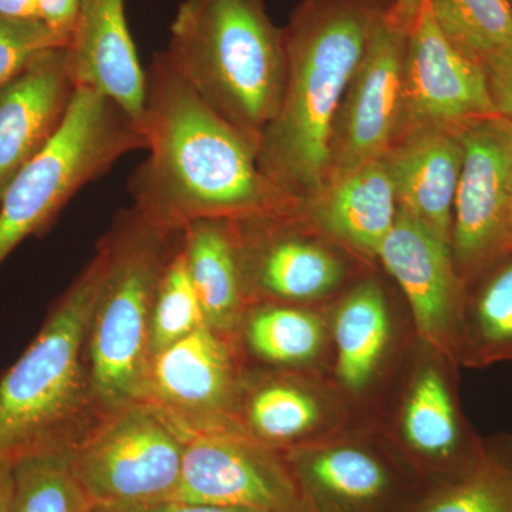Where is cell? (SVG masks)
Segmentation results:
<instances>
[{"label": "cell", "mask_w": 512, "mask_h": 512, "mask_svg": "<svg viewBox=\"0 0 512 512\" xmlns=\"http://www.w3.org/2000/svg\"><path fill=\"white\" fill-rule=\"evenodd\" d=\"M146 79L148 157L128 181L133 208L173 234L202 220L298 210L266 177L258 150L200 99L163 53L154 56Z\"/></svg>", "instance_id": "6da1fadb"}, {"label": "cell", "mask_w": 512, "mask_h": 512, "mask_svg": "<svg viewBox=\"0 0 512 512\" xmlns=\"http://www.w3.org/2000/svg\"><path fill=\"white\" fill-rule=\"evenodd\" d=\"M393 0H301L282 29L285 84L258 161L296 204L325 187L333 121Z\"/></svg>", "instance_id": "7a4b0ae2"}, {"label": "cell", "mask_w": 512, "mask_h": 512, "mask_svg": "<svg viewBox=\"0 0 512 512\" xmlns=\"http://www.w3.org/2000/svg\"><path fill=\"white\" fill-rule=\"evenodd\" d=\"M161 53L258 150L285 84L284 33L265 0H183Z\"/></svg>", "instance_id": "3957f363"}, {"label": "cell", "mask_w": 512, "mask_h": 512, "mask_svg": "<svg viewBox=\"0 0 512 512\" xmlns=\"http://www.w3.org/2000/svg\"><path fill=\"white\" fill-rule=\"evenodd\" d=\"M107 269L96 255L57 301L18 362L0 379V458L73 446L101 416L87 362V339Z\"/></svg>", "instance_id": "277c9868"}, {"label": "cell", "mask_w": 512, "mask_h": 512, "mask_svg": "<svg viewBox=\"0 0 512 512\" xmlns=\"http://www.w3.org/2000/svg\"><path fill=\"white\" fill-rule=\"evenodd\" d=\"M178 234L136 208L121 210L101 239L107 269L87 339V362L101 413L140 402L151 362L154 301Z\"/></svg>", "instance_id": "5b68a950"}, {"label": "cell", "mask_w": 512, "mask_h": 512, "mask_svg": "<svg viewBox=\"0 0 512 512\" xmlns=\"http://www.w3.org/2000/svg\"><path fill=\"white\" fill-rule=\"evenodd\" d=\"M146 147L143 128L116 101L76 89L62 126L0 200V265L26 238L45 231L84 185Z\"/></svg>", "instance_id": "8992f818"}, {"label": "cell", "mask_w": 512, "mask_h": 512, "mask_svg": "<svg viewBox=\"0 0 512 512\" xmlns=\"http://www.w3.org/2000/svg\"><path fill=\"white\" fill-rule=\"evenodd\" d=\"M329 320L323 375L352 426L373 427L419 339L412 315L373 265L329 306Z\"/></svg>", "instance_id": "52a82bcc"}, {"label": "cell", "mask_w": 512, "mask_h": 512, "mask_svg": "<svg viewBox=\"0 0 512 512\" xmlns=\"http://www.w3.org/2000/svg\"><path fill=\"white\" fill-rule=\"evenodd\" d=\"M458 369L453 359L417 339L373 424L421 491L463 473L483 451L484 437L461 407Z\"/></svg>", "instance_id": "ba28073f"}, {"label": "cell", "mask_w": 512, "mask_h": 512, "mask_svg": "<svg viewBox=\"0 0 512 512\" xmlns=\"http://www.w3.org/2000/svg\"><path fill=\"white\" fill-rule=\"evenodd\" d=\"M184 443L173 423L136 402L103 413L70 447L77 481L93 507L123 508L173 498Z\"/></svg>", "instance_id": "9c48e42d"}, {"label": "cell", "mask_w": 512, "mask_h": 512, "mask_svg": "<svg viewBox=\"0 0 512 512\" xmlns=\"http://www.w3.org/2000/svg\"><path fill=\"white\" fill-rule=\"evenodd\" d=\"M249 305L328 309L375 262L326 237L298 210L234 221Z\"/></svg>", "instance_id": "30bf717a"}, {"label": "cell", "mask_w": 512, "mask_h": 512, "mask_svg": "<svg viewBox=\"0 0 512 512\" xmlns=\"http://www.w3.org/2000/svg\"><path fill=\"white\" fill-rule=\"evenodd\" d=\"M175 429L184 457L171 500L256 512H311L284 453L254 439L238 421Z\"/></svg>", "instance_id": "8fae6325"}, {"label": "cell", "mask_w": 512, "mask_h": 512, "mask_svg": "<svg viewBox=\"0 0 512 512\" xmlns=\"http://www.w3.org/2000/svg\"><path fill=\"white\" fill-rule=\"evenodd\" d=\"M311 512H412L420 484L375 427L282 451Z\"/></svg>", "instance_id": "7c38bea8"}, {"label": "cell", "mask_w": 512, "mask_h": 512, "mask_svg": "<svg viewBox=\"0 0 512 512\" xmlns=\"http://www.w3.org/2000/svg\"><path fill=\"white\" fill-rule=\"evenodd\" d=\"M410 25L393 6L376 30L333 121L328 180L380 160L406 133L404 60Z\"/></svg>", "instance_id": "4fadbf2b"}, {"label": "cell", "mask_w": 512, "mask_h": 512, "mask_svg": "<svg viewBox=\"0 0 512 512\" xmlns=\"http://www.w3.org/2000/svg\"><path fill=\"white\" fill-rule=\"evenodd\" d=\"M463 167L451 252L463 284L512 247V124L498 116L460 130Z\"/></svg>", "instance_id": "5bb4252c"}, {"label": "cell", "mask_w": 512, "mask_h": 512, "mask_svg": "<svg viewBox=\"0 0 512 512\" xmlns=\"http://www.w3.org/2000/svg\"><path fill=\"white\" fill-rule=\"evenodd\" d=\"M245 366L238 339L202 326L151 357L140 402L178 427L237 421Z\"/></svg>", "instance_id": "9a60e30c"}, {"label": "cell", "mask_w": 512, "mask_h": 512, "mask_svg": "<svg viewBox=\"0 0 512 512\" xmlns=\"http://www.w3.org/2000/svg\"><path fill=\"white\" fill-rule=\"evenodd\" d=\"M404 93L406 133L420 128L460 131L497 116L487 74L444 35L426 0L407 37Z\"/></svg>", "instance_id": "2e32d148"}, {"label": "cell", "mask_w": 512, "mask_h": 512, "mask_svg": "<svg viewBox=\"0 0 512 512\" xmlns=\"http://www.w3.org/2000/svg\"><path fill=\"white\" fill-rule=\"evenodd\" d=\"M242 429L279 451L311 446L352 427L322 372L245 366L235 407Z\"/></svg>", "instance_id": "e0dca14e"}, {"label": "cell", "mask_w": 512, "mask_h": 512, "mask_svg": "<svg viewBox=\"0 0 512 512\" xmlns=\"http://www.w3.org/2000/svg\"><path fill=\"white\" fill-rule=\"evenodd\" d=\"M377 262L402 293L417 336L456 362L464 284L450 242L399 211Z\"/></svg>", "instance_id": "ac0fdd59"}, {"label": "cell", "mask_w": 512, "mask_h": 512, "mask_svg": "<svg viewBox=\"0 0 512 512\" xmlns=\"http://www.w3.org/2000/svg\"><path fill=\"white\" fill-rule=\"evenodd\" d=\"M64 60L76 89L116 101L143 128L146 70L128 28L126 0H80Z\"/></svg>", "instance_id": "d6986e66"}, {"label": "cell", "mask_w": 512, "mask_h": 512, "mask_svg": "<svg viewBox=\"0 0 512 512\" xmlns=\"http://www.w3.org/2000/svg\"><path fill=\"white\" fill-rule=\"evenodd\" d=\"M74 93L64 47L47 50L0 87V200L62 126Z\"/></svg>", "instance_id": "ffe728a7"}, {"label": "cell", "mask_w": 512, "mask_h": 512, "mask_svg": "<svg viewBox=\"0 0 512 512\" xmlns=\"http://www.w3.org/2000/svg\"><path fill=\"white\" fill-rule=\"evenodd\" d=\"M399 211L451 245L453 207L463 167L460 131L410 130L382 158Z\"/></svg>", "instance_id": "44dd1931"}, {"label": "cell", "mask_w": 512, "mask_h": 512, "mask_svg": "<svg viewBox=\"0 0 512 512\" xmlns=\"http://www.w3.org/2000/svg\"><path fill=\"white\" fill-rule=\"evenodd\" d=\"M298 211L322 234L369 262H377L396 222V194L382 158L330 180Z\"/></svg>", "instance_id": "7402d4cb"}, {"label": "cell", "mask_w": 512, "mask_h": 512, "mask_svg": "<svg viewBox=\"0 0 512 512\" xmlns=\"http://www.w3.org/2000/svg\"><path fill=\"white\" fill-rule=\"evenodd\" d=\"M181 247L205 325L238 339L248 302L234 221L192 222L181 231Z\"/></svg>", "instance_id": "603a6c76"}, {"label": "cell", "mask_w": 512, "mask_h": 512, "mask_svg": "<svg viewBox=\"0 0 512 512\" xmlns=\"http://www.w3.org/2000/svg\"><path fill=\"white\" fill-rule=\"evenodd\" d=\"M238 342L248 365L323 373L330 348L329 308L254 303L242 316Z\"/></svg>", "instance_id": "cb8c5ba5"}, {"label": "cell", "mask_w": 512, "mask_h": 512, "mask_svg": "<svg viewBox=\"0 0 512 512\" xmlns=\"http://www.w3.org/2000/svg\"><path fill=\"white\" fill-rule=\"evenodd\" d=\"M454 355L468 369L512 362V249L464 284Z\"/></svg>", "instance_id": "d4e9b609"}, {"label": "cell", "mask_w": 512, "mask_h": 512, "mask_svg": "<svg viewBox=\"0 0 512 512\" xmlns=\"http://www.w3.org/2000/svg\"><path fill=\"white\" fill-rule=\"evenodd\" d=\"M412 512H512V431L484 437L480 457L421 491Z\"/></svg>", "instance_id": "484cf974"}, {"label": "cell", "mask_w": 512, "mask_h": 512, "mask_svg": "<svg viewBox=\"0 0 512 512\" xmlns=\"http://www.w3.org/2000/svg\"><path fill=\"white\" fill-rule=\"evenodd\" d=\"M444 35L484 70L512 57L508 0H426Z\"/></svg>", "instance_id": "4316f807"}, {"label": "cell", "mask_w": 512, "mask_h": 512, "mask_svg": "<svg viewBox=\"0 0 512 512\" xmlns=\"http://www.w3.org/2000/svg\"><path fill=\"white\" fill-rule=\"evenodd\" d=\"M63 444L35 448L15 461L12 512H92Z\"/></svg>", "instance_id": "83f0119b"}, {"label": "cell", "mask_w": 512, "mask_h": 512, "mask_svg": "<svg viewBox=\"0 0 512 512\" xmlns=\"http://www.w3.org/2000/svg\"><path fill=\"white\" fill-rule=\"evenodd\" d=\"M205 326L204 313L188 274L181 232L154 301L151 316V357Z\"/></svg>", "instance_id": "f1b7e54d"}, {"label": "cell", "mask_w": 512, "mask_h": 512, "mask_svg": "<svg viewBox=\"0 0 512 512\" xmlns=\"http://www.w3.org/2000/svg\"><path fill=\"white\" fill-rule=\"evenodd\" d=\"M66 43L40 20L0 19V87L18 76L36 57Z\"/></svg>", "instance_id": "f546056e"}, {"label": "cell", "mask_w": 512, "mask_h": 512, "mask_svg": "<svg viewBox=\"0 0 512 512\" xmlns=\"http://www.w3.org/2000/svg\"><path fill=\"white\" fill-rule=\"evenodd\" d=\"M80 0H35L37 18L57 36L69 40Z\"/></svg>", "instance_id": "4dcf8cb0"}, {"label": "cell", "mask_w": 512, "mask_h": 512, "mask_svg": "<svg viewBox=\"0 0 512 512\" xmlns=\"http://www.w3.org/2000/svg\"><path fill=\"white\" fill-rule=\"evenodd\" d=\"M485 74L495 114L512 124V57Z\"/></svg>", "instance_id": "1f68e13d"}, {"label": "cell", "mask_w": 512, "mask_h": 512, "mask_svg": "<svg viewBox=\"0 0 512 512\" xmlns=\"http://www.w3.org/2000/svg\"><path fill=\"white\" fill-rule=\"evenodd\" d=\"M92 512H256L222 505L185 503V501H160V503L134 505L123 508L93 507Z\"/></svg>", "instance_id": "d6a6232c"}, {"label": "cell", "mask_w": 512, "mask_h": 512, "mask_svg": "<svg viewBox=\"0 0 512 512\" xmlns=\"http://www.w3.org/2000/svg\"><path fill=\"white\" fill-rule=\"evenodd\" d=\"M15 461L13 457L0 458V512H12Z\"/></svg>", "instance_id": "836d02e7"}, {"label": "cell", "mask_w": 512, "mask_h": 512, "mask_svg": "<svg viewBox=\"0 0 512 512\" xmlns=\"http://www.w3.org/2000/svg\"><path fill=\"white\" fill-rule=\"evenodd\" d=\"M0 19L39 20L35 0H0Z\"/></svg>", "instance_id": "e575fe53"}, {"label": "cell", "mask_w": 512, "mask_h": 512, "mask_svg": "<svg viewBox=\"0 0 512 512\" xmlns=\"http://www.w3.org/2000/svg\"><path fill=\"white\" fill-rule=\"evenodd\" d=\"M424 0H393V9L397 15L412 26L414 19L423 8Z\"/></svg>", "instance_id": "d590c367"}, {"label": "cell", "mask_w": 512, "mask_h": 512, "mask_svg": "<svg viewBox=\"0 0 512 512\" xmlns=\"http://www.w3.org/2000/svg\"><path fill=\"white\" fill-rule=\"evenodd\" d=\"M508 3H510V6L512 8V0H508Z\"/></svg>", "instance_id": "8d00e7d4"}, {"label": "cell", "mask_w": 512, "mask_h": 512, "mask_svg": "<svg viewBox=\"0 0 512 512\" xmlns=\"http://www.w3.org/2000/svg\"><path fill=\"white\" fill-rule=\"evenodd\" d=\"M511 249H512V247H511Z\"/></svg>", "instance_id": "74e56055"}]
</instances>
